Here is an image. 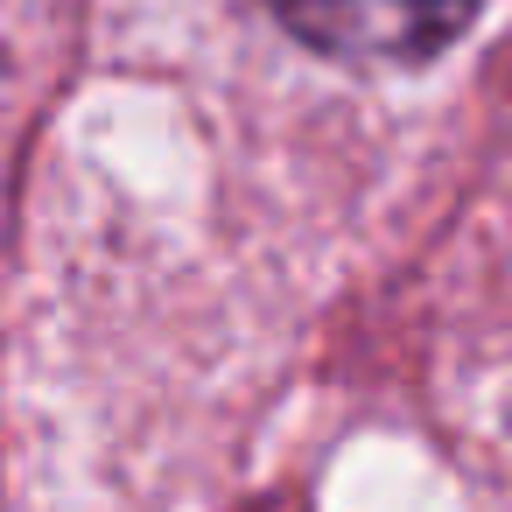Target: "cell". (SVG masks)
<instances>
[{
  "mask_svg": "<svg viewBox=\"0 0 512 512\" xmlns=\"http://www.w3.org/2000/svg\"><path fill=\"white\" fill-rule=\"evenodd\" d=\"M484 0H267V15L344 64H421L477 22Z\"/></svg>",
  "mask_w": 512,
  "mask_h": 512,
  "instance_id": "6da1fadb",
  "label": "cell"
}]
</instances>
